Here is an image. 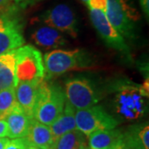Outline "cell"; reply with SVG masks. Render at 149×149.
I'll return each mask as SVG.
<instances>
[{"label": "cell", "mask_w": 149, "mask_h": 149, "mask_svg": "<svg viewBox=\"0 0 149 149\" xmlns=\"http://www.w3.org/2000/svg\"><path fill=\"white\" fill-rule=\"evenodd\" d=\"M65 100V91L60 85L43 80L38 85L33 118L50 126L61 113Z\"/></svg>", "instance_id": "obj_1"}, {"label": "cell", "mask_w": 149, "mask_h": 149, "mask_svg": "<svg viewBox=\"0 0 149 149\" xmlns=\"http://www.w3.org/2000/svg\"><path fill=\"white\" fill-rule=\"evenodd\" d=\"M44 80H51L74 69L88 67L92 64L90 56L83 50H54L44 56Z\"/></svg>", "instance_id": "obj_2"}, {"label": "cell", "mask_w": 149, "mask_h": 149, "mask_svg": "<svg viewBox=\"0 0 149 149\" xmlns=\"http://www.w3.org/2000/svg\"><path fill=\"white\" fill-rule=\"evenodd\" d=\"M44 63L40 51L31 45L17 48L15 51L16 85L20 82L38 85L44 80Z\"/></svg>", "instance_id": "obj_3"}, {"label": "cell", "mask_w": 149, "mask_h": 149, "mask_svg": "<svg viewBox=\"0 0 149 149\" xmlns=\"http://www.w3.org/2000/svg\"><path fill=\"white\" fill-rule=\"evenodd\" d=\"M65 98L74 109L94 106L103 98L102 90L93 79L78 75L68 78L65 82Z\"/></svg>", "instance_id": "obj_4"}, {"label": "cell", "mask_w": 149, "mask_h": 149, "mask_svg": "<svg viewBox=\"0 0 149 149\" xmlns=\"http://www.w3.org/2000/svg\"><path fill=\"white\" fill-rule=\"evenodd\" d=\"M76 129L89 136L100 130L113 129L119 124L116 118L113 117L100 105H94L86 109L75 110Z\"/></svg>", "instance_id": "obj_5"}, {"label": "cell", "mask_w": 149, "mask_h": 149, "mask_svg": "<svg viewBox=\"0 0 149 149\" xmlns=\"http://www.w3.org/2000/svg\"><path fill=\"white\" fill-rule=\"evenodd\" d=\"M105 15L123 37H135L136 25L133 10L125 0H108Z\"/></svg>", "instance_id": "obj_6"}, {"label": "cell", "mask_w": 149, "mask_h": 149, "mask_svg": "<svg viewBox=\"0 0 149 149\" xmlns=\"http://www.w3.org/2000/svg\"><path fill=\"white\" fill-rule=\"evenodd\" d=\"M40 20L46 26L66 33L74 38L78 35L77 17L73 10L66 4H58L44 12L40 16Z\"/></svg>", "instance_id": "obj_7"}, {"label": "cell", "mask_w": 149, "mask_h": 149, "mask_svg": "<svg viewBox=\"0 0 149 149\" xmlns=\"http://www.w3.org/2000/svg\"><path fill=\"white\" fill-rule=\"evenodd\" d=\"M90 16L93 26L107 46L125 55H129L130 50L124 40V37H123L121 34L110 24L104 12L90 9Z\"/></svg>", "instance_id": "obj_8"}, {"label": "cell", "mask_w": 149, "mask_h": 149, "mask_svg": "<svg viewBox=\"0 0 149 149\" xmlns=\"http://www.w3.org/2000/svg\"><path fill=\"white\" fill-rule=\"evenodd\" d=\"M24 42L19 19L11 13L0 17V55L20 47Z\"/></svg>", "instance_id": "obj_9"}, {"label": "cell", "mask_w": 149, "mask_h": 149, "mask_svg": "<svg viewBox=\"0 0 149 149\" xmlns=\"http://www.w3.org/2000/svg\"><path fill=\"white\" fill-rule=\"evenodd\" d=\"M8 126V138L11 139L25 138L32 118L28 117L21 107L17 104L5 117Z\"/></svg>", "instance_id": "obj_10"}, {"label": "cell", "mask_w": 149, "mask_h": 149, "mask_svg": "<svg viewBox=\"0 0 149 149\" xmlns=\"http://www.w3.org/2000/svg\"><path fill=\"white\" fill-rule=\"evenodd\" d=\"M32 38L37 46L48 50L61 47L67 44V40L62 32L46 25L35 30Z\"/></svg>", "instance_id": "obj_11"}, {"label": "cell", "mask_w": 149, "mask_h": 149, "mask_svg": "<svg viewBox=\"0 0 149 149\" xmlns=\"http://www.w3.org/2000/svg\"><path fill=\"white\" fill-rule=\"evenodd\" d=\"M25 138L29 144L43 149L51 148L54 144L53 135L50 126L38 122L34 118L31 120L28 132Z\"/></svg>", "instance_id": "obj_12"}, {"label": "cell", "mask_w": 149, "mask_h": 149, "mask_svg": "<svg viewBox=\"0 0 149 149\" xmlns=\"http://www.w3.org/2000/svg\"><path fill=\"white\" fill-rule=\"evenodd\" d=\"M38 85L27 82H20L17 83L15 87L17 103L31 118H33V111L37 101Z\"/></svg>", "instance_id": "obj_13"}, {"label": "cell", "mask_w": 149, "mask_h": 149, "mask_svg": "<svg viewBox=\"0 0 149 149\" xmlns=\"http://www.w3.org/2000/svg\"><path fill=\"white\" fill-rule=\"evenodd\" d=\"M120 129L100 130L88 136L89 149H115L122 138Z\"/></svg>", "instance_id": "obj_14"}, {"label": "cell", "mask_w": 149, "mask_h": 149, "mask_svg": "<svg viewBox=\"0 0 149 149\" xmlns=\"http://www.w3.org/2000/svg\"><path fill=\"white\" fill-rule=\"evenodd\" d=\"M74 114L75 109L71 106L69 102L65 100L64 109L61 113L50 125L51 131L53 135L54 143L65 133L76 129Z\"/></svg>", "instance_id": "obj_15"}, {"label": "cell", "mask_w": 149, "mask_h": 149, "mask_svg": "<svg viewBox=\"0 0 149 149\" xmlns=\"http://www.w3.org/2000/svg\"><path fill=\"white\" fill-rule=\"evenodd\" d=\"M15 50L0 55V91L12 86L16 87Z\"/></svg>", "instance_id": "obj_16"}, {"label": "cell", "mask_w": 149, "mask_h": 149, "mask_svg": "<svg viewBox=\"0 0 149 149\" xmlns=\"http://www.w3.org/2000/svg\"><path fill=\"white\" fill-rule=\"evenodd\" d=\"M85 143V135L74 129L61 136L54 143L53 149H80Z\"/></svg>", "instance_id": "obj_17"}, {"label": "cell", "mask_w": 149, "mask_h": 149, "mask_svg": "<svg viewBox=\"0 0 149 149\" xmlns=\"http://www.w3.org/2000/svg\"><path fill=\"white\" fill-rule=\"evenodd\" d=\"M16 104L15 86L0 91V119H4Z\"/></svg>", "instance_id": "obj_18"}, {"label": "cell", "mask_w": 149, "mask_h": 149, "mask_svg": "<svg viewBox=\"0 0 149 149\" xmlns=\"http://www.w3.org/2000/svg\"><path fill=\"white\" fill-rule=\"evenodd\" d=\"M115 149H144L137 134V125L123 132L122 138Z\"/></svg>", "instance_id": "obj_19"}, {"label": "cell", "mask_w": 149, "mask_h": 149, "mask_svg": "<svg viewBox=\"0 0 149 149\" xmlns=\"http://www.w3.org/2000/svg\"><path fill=\"white\" fill-rule=\"evenodd\" d=\"M137 134L144 149H149V126L148 123L137 125Z\"/></svg>", "instance_id": "obj_20"}, {"label": "cell", "mask_w": 149, "mask_h": 149, "mask_svg": "<svg viewBox=\"0 0 149 149\" xmlns=\"http://www.w3.org/2000/svg\"><path fill=\"white\" fill-rule=\"evenodd\" d=\"M30 144L26 138H19L9 140L4 149H27Z\"/></svg>", "instance_id": "obj_21"}, {"label": "cell", "mask_w": 149, "mask_h": 149, "mask_svg": "<svg viewBox=\"0 0 149 149\" xmlns=\"http://www.w3.org/2000/svg\"><path fill=\"white\" fill-rule=\"evenodd\" d=\"M108 0H88L87 5L90 9L100 10L105 13Z\"/></svg>", "instance_id": "obj_22"}, {"label": "cell", "mask_w": 149, "mask_h": 149, "mask_svg": "<svg viewBox=\"0 0 149 149\" xmlns=\"http://www.w3.org/2000/svg\"><path fill=\"white\" fill-rule=\"evenodd\" d=\"M16 5L13 0H0V12L1 13H11L15 9Z\"/></svg>", "instance_id": "obj_23"}, {"label": "cell", "mask_w": 149, "mask_h": 149, "mask_svg": "<svg viewBox=\"0 0 149 149\" xmlns=\"http://www.w3.org/2000/svg\"><path fill=\"white\" fill-rule=\"evenodd\" d=\"M13 1L14 4L17 6L18 8H25L27 6L34 4V3H36L39 1H42V0H13Z\"/></svg>", "instance_id": "obj_24"}, {"label": "cell", "mask_w": 149, "mask_h": 149, "mask_svg": "<svg viewBox=\"0 0 149 149\" xmlns=\"http://www.w3.org/2000/svg\"><path fill=\"white\" fill-rule=\"evenodd\" d=\"M8 136V126L5 119H0V139Z\"/></svg>", "instance_id": "obj_25"}, {"label": "cell", "mask_w": 149, "mask_h": 149, "mask_svg": "<svg viewBox=\"0 0 149 149\" xmlns=\"http://www.w3.org/2000/svg\"><path fill=\"white\" fill-rule=\"evenodd\" d=\"M140 5L143 11L145 16L148 18L149 16V0H140Z\"/></svg>", "instance_id": "obj_26"}, {"label": "cell", "mask_w": 149, "mask_h": 149, "mask_svg": "<svg viewBox=\"0 0 149 149\" xmlns=\"http://www.w3.org/2000/svg\"><path fill=\"white\" fill-rule=\"evenodd\" d=\"M10 139H8V138H1L0 139V149H4L5 147L7 146L8 143L9 142Z\"/></svg>", "instance_id": "obj_27"}, {"label": "cell", "mask_w": 149, "mask_h": 149, "mask_svg": "<svg viewBox=\"0 0 149 149\" xmlns=\"http://www.w3.org/2000/svg\"><path fill=\"white\" fill-rule=\"evenodd\" d=\"M27 149H43V148H39V147H37V146H34V145H31V144H30Z\"/></svg>", "instance_id": "obj_28"}, {"label": "cell", "mask_w": 149, "mask_h": 149, "mask_svg": "<svg viewBox=\"0 0 149 149\" xmlns=\"http://www.w3.org/2000/svg\"><path fill=\"white\" fill-rule=\"evenodd\" d=\"M80 149H89V148L86 146V144H85V145H83V146H82V147H81Z\"/></svg>", "instance_id": "obj_29"}, {"label": "cell", "mask_w": 149, "mask_h": 149, "mask_svg": "<svg viewBox=\"0 0 149 149\" xmlns=\"http://www.w3.org/2000/svg\"><path fill=\"white\" fill-rule=\"evenodd\" d=\"M7 13H1V12H0V17L1 16H3V15H4V14H7Z\"/></svg>", "instance_id": "obj_30"}, {"label": "cell", "mask_w": 149, "mask_h": 149, "mask_svg": "<svg viewBox=\"0 0 149 149\" xmlns=\"http://www.w3.org/2000/svg\"><path fill=\"white\" fill-rule=\"evenodd\" d=\"M81 2H83L84 3H85V4H87V3H88V0H80Z\"/></svg>", "instance_id": "obj_31"}, {"label": "cell", "mask_w": 149, "mask_h": 149, "mask_svg": "<svg viewBox=\"0 0 149 149\" xmlns=\"http://www.w3.org/2000/svg\"><path fill=\"white\" fill-rule=\"evenodd\" d=\"M49 149H53V148H49Z\"/></svg>", "instance_id": "obj_32"}]
</instances>
